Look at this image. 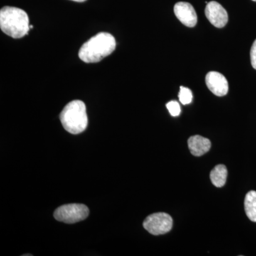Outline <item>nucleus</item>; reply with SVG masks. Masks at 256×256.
Returning <instances> with one entry per match:
<instances>
[{
  "instance_id": "nucleus-12",
  "label": "nucleus",
  "mask_w": 256,
  "mask_h": 256,
  "mask_svg": "<svg viewBox=\"0 0 256 256\" xmlns=\"http://www.w3.org/2000/svg\"><path fill=\"white\" fill-rule=\"evenodd\" d=\"M178 99L183 105H188V104H191L192 99H193L192 90L188 88L180 86Z\"/></svg>"
},
{
  "instance_id": "nucleus-16",
  "label": "nucleus",
  "mask_w": 256,
  "mask_h": 256,
  "mask_svg": "<svg viewBox=\"0 0 256 256\" xmlns=\"http://www.w3.org/2000/svg\"><path fill=\"white\" fill-rule=\"evenodd\" d=\"M24 256H32V254H25V255H23Z\"/></svg>"
},
{
  "instance_id": "nucleus-9",
  "label": "nucleus",
  "mask_w": 256,
  "mask_h": 256,
  "mask_svg": "<svg viewBox=\"0 0 256 256\" xmlns=\"http://www.w3.org/2000/svg\"><path fill=\"white\" fill-rule=\"evenodd\" d=\"M188 146L190 152L194 156H200L210 151L212 143L206 138L194 136L188 138Z\"/></svg>"
},
{
  "instance_id": "nucleus-14",
  "label": "nucleus",
  "mask_w": 256,
  "mask_h": 256,
  "mask_svg": "<svg viewBox=\"0 0 256 256\" xmlns=\"http://www.w3.org/2000/svg\"><path fill=\"white\" fill-rule=\"evenodd\" d=\"M250 62L252 68L256 70V40L252 44V50H250Z\"/></svg>"
},
{
  "instance_id": "nucleus-10",
  "label": "nucleus",
  "mask_w": 256,
  "mask_h": 256,
  "mask_svg": "<svg viewBox=\"0 0 256 256\" xmlns=\"http://www.w3.org/2000/svg\"><path fill=\"white\" fill-rule=\"evenodd\" d=\"M227 174H228V172L225 165H217L210 172V181L216 188H222L226 182Z\"/></svg>"
},
{
  "instance_id": "nucleus-3",
  "label": "nucleus",
  "mask_w": 256,
  "mask_h": 256,
  "mask_svg": "<svg viewBox=\"0 0 256 256\" xmlns=\"http://www.w3.org/2000/svg\"><path fill=\"white\" fill-rule=\"evenodd\" d=\"M60 120L67 132L74 134L84 132L88 124L85 104L78 100L69 102L60 112Z\"/></svg>"
},
{
  "instance_id": "nucleus-11",
  "label": "nucleus",
  "mask_w": 256,
  "mask_h": 256,
  "mask_svg": "<svg viewBox=\"0 0 256 256\" xmlns=\"http://www.w3.org/2000/svg\"><path fill=\"white\" fill-rule=\"evenodd\" d=\"M244 207L248 218L256 222V192L250 191L246 195Z\"/></svg>"
},
{
  "instance_id": "nucleus-1",
  "label": "nucleus",
  "mask_w": 256,
  "mask_h": 256,
  "mask_svg": "<svg viewBox=\"0 0 256 256\" xmlns=\"http://www.w3.org/2000/svg\"><path fill=\"white\" fill-rule=\"evenodd\" d=\"M116 48L114 36L110 34L100 32L82 45L78 56L85 63H97L110 55Z\"/></svg>"
},
{
  "instance_id": "nucleus-2",
  "label": "nucleus",
  "mask_w": 256,
  "mask_h": 256,
  "mask_svg": "<svg viewBox=\"0 0 256 256\" xmlns=\"http://www.w3.org/2000/svg\"><path fill=\"white\" fill-rule=\"evenodd\" d=\"M2 31L14 38H22L30 31V20L26 12L14 6H4L0 11Z\"/></svg>"
},
{
  "instance_id": "nucleus-8",
  "label": "nucleus",
  "mask_w": 256,
  "mask_h": 256,
  "mask_svg": "<svg viewBox=\"0 0 256 256\" xmlns=\"http://www.w3.org/2000/svg\"><path fill=\"white\" fill-rule=\"evenodd\" d=\"M206 84L208 88L215 96L222 97L228 94V82L225 76L218 72H210L207 74Z\"/></svg>"
},
{
  "instance_id": "nucleus-4",
  "label": "nucleus",
  "mask_w": 256,
  "mask_h": 256,
  "mask_svg": "<svg viewBox=\"0 0 256 256\" xmlns=\"http://www.w3.org/2000/svg\"><path fill=\"white\" fill-rule=\"evenodd\" d=\"M89 210L82 204H70L58 207L54 216L57 220L66 224H75L85 220L88 216Z\"/></svg>"
},
{
  "instance_id": "nucleus-13",
  "label": "nucleus",
  "mask_w": 256,
  "mask_h": 256,
  "mask_svg": "<svg viewBox=\"0 0 256 256\" xmlns=\"http://www.w3.org/2000/svg\"><path fill=\"white\" fill-rule=\"evenodd\" d=\"M166 108L173 117H178L181 114V107L178 101L172 100L166 104Z\"/></svg>"
},
{
  "instance_id": "nucleus-5",
  "label": "nucleus",
  "mask_w": 256,
  "mask_h": 256,
  "mask_svg": "<svg viewBox=\"0 0 256 256\" xmlns=\"http://www.w3.org/2000/svg\"><path fill=\"white\" fill-rule=\"evenodd\" d=\"M172 218L166 213L152 214L148 216L143 222V226L152 235H162L172 228Z\"/></svg>"
},
{
  "instance_id": "nucleus-6",
  "label": "nucleus",
  "mask_w": 256,
  "mask_h": 256,
  "mask_svg": "<svg viewBox=\"0 0 256 256\" xmlns=\"http://www.w3.org/2000/svg\"><path fill=\"white\" fill-rule=\"evenodd\" d=\"M205 14L212 25L217 28H223L228 23V16L226 10L217 2L212 1L207 4Z\"/></svg>"
},
{
  "instance_id": "nucleus-17",
  "label": "nucleus",
  "mask_w": 256,
  "mask_h": 256,
  "mask_svg": "<svg viewBox=\"0 0 256 256\" xmlns=\"http://www.w3.org/2000/svg\"><path fill=\"white\" fill-rule=\"evenodd\" d=\"M252 1L256 2V0H252Z\"/></svg>"
},
{
  "instance_id": "nucleus-15",
  "label": "nucleus",
  "mask_w": 256,
  "mask_h": 256,
  "mask_svg": "<svg viewBox=\"0 0 256 256\" xmlns=\"http://www.w3.org/2000/svg\"><path fill=\"white\" fill-rule=\"evenodd\" d=\"M72 1L77 2H84L86 1V0H72Z\"/></svg>"
},
{
  "instance_id": "nucleus-7",
  "label": "nucleus",
  "mask_w": 256,
  "mask_h": 256,
  "mask_svg": "<svg viewBox=\"0 0 256 256\" xmlns=\"http://www.w3.org/2000/svg\"><path fill=\"white\" fill-rule=\"evenodd\" d=\"M174 14L176 18L188 28H194L197 23V14L191 4L185 2H180L174 6Z\"/></svg>"
}]
</instances>
